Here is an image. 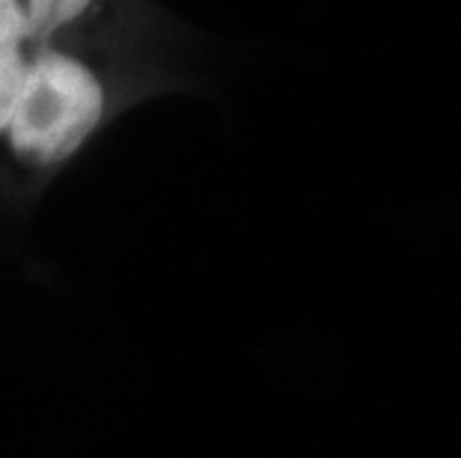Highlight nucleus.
Returning <instances> with one entry per match:
<instances>
[{
  "instance_id": "obj_2",
  "label": "nucleus",
  "mask_w": 461,
  "mask_h": 458,
  "mask_svg": "<svg viewBox=\"0 0 461 458\" xmlns=\"http://www.w3.org/2000/svg\"><path fill=\"white\" fill-rule=\"evenodd\" d=\"M90 4L93 0H27V13H24L27 39L42 42L57 27L75 22L77 15H84Z\"/></svg>"
},
{
  "instance_id": "obj_3",
  "label": "nucleus",
  "mask_w": 461,
  "mask_h": 458,
  "mask_svg": "<svg viewBox=\"0 0 461 458\" xmlns=\"http://www.w3.org/2000/svg\"><path fill=\"white\" fill-rule=\"evenodd\" d=\"M27 66H31V60L22 51L0 57V143H4V149H6V131L13 125L15 107L27 81Z\"/></svg>"
},
{
  "instance_id": "obj_4",
  "label": "nucleus",
  "mask_w": 461,
  "mask_h": 458,
  "mask_svg": "<svg viewBox=\"0 0 461 458\" xmlns=\"http://www.w3.org/2000/svg\"><path fill=\"white\" fill-rule=\"evenodd\" d=\"M27 39V22L18 0H0V57L22 51Z\"/></svg>"
},
{
  "instance_id": "obj_1",
  "label": "nucleus",
  "mask_w": 461,
  "mask_h": 458,
  "mask_svg": "<svg viewBox=\"0 0 461 458\" xmlns=\"http://www.w3.org/2000/svg\"><path fill=\"white\" fill-rule=\"evenodd\" d=\"M104 90L75 57L42 51L27 66V81L6 131V152L24 176H45L84 149L104 120Z\"/></svg>"
}]
</instances>
